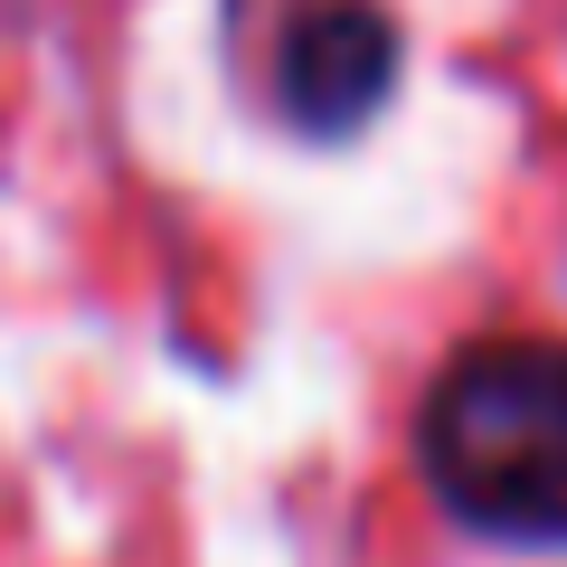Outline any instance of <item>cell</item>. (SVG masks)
I'll return each instance as SVG.
<instances>
[{"label":"cell","mask_w":567,"mask_h":567,"mask_svg":"<svg viewBox=\"0 0 567 567\" xmlns=\"http://www.w3.org/2000/svg\"><path fill=\"white\" fill-rule=\"evenodd\" d=\"M425 492L502 548H567V341H473L416 406Z\"/></svg>","instance_id":"obj_1"},{"label":"cell","mask_w":567,"mask_h":567,"mask_svg":"<svg viewBox=\"0 0 567 567\" xmlns=\"http://www.w3.org/2000/svg\"><path fill=\"white\" fill-rule=\"evenodd\" d=\"M398 85V29L369 10V0H322L293 20L284 39V66H275V95L303 133H360L369 114L388 104Z\"/></svg>","instance_id":"obj_2"}]
</instances>
